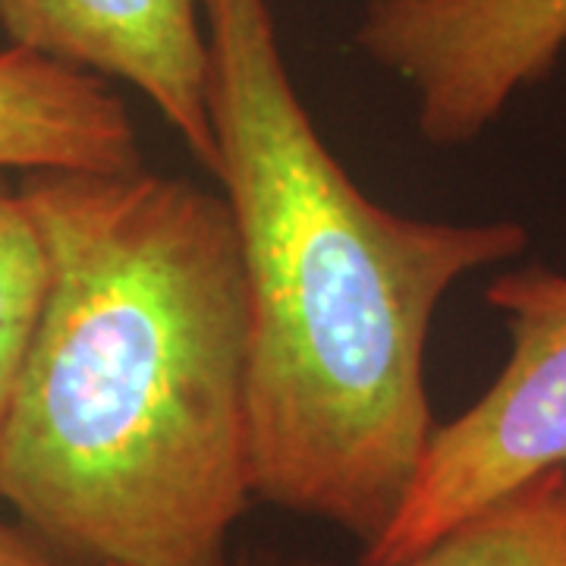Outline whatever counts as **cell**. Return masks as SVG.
Returning a JSON list of instances; mask_svg holds the SVG:
<instances>
[{"instance_id": "6da1fadb", "label": "cell", "mask_w": 566, "mask_h": 566, "mask_svg": "<svg viewBox=\"0 0 566 566\" xmlns=\"http://www.w3.org/2000/svg\"><path fill=\"white\" fill-rule=\"evenodd\" d=\"M48 290L0 424V501L57 557L223 566L252 491L249 318L223 196L29 174Z\"/></svg>"}, {"instance_id": "7a4b0ae2", "label": "cell", "mask_w": 566, "mask_h": 566, "mask_svg": "<svg viewBox=\"0 0 566 566\" xmlns=\"http://www.w3.org/2000/svg\"><path fill=\"white\" fill-rule=\"evenodd\" d=\"M202 22L214 180L245 281L252 491L365 551L438 428L424 385L438 305L469 274L513 262L528 230L368 199L290 80L271 0H202Z\"/></svg>"}, {"instance_id": "3957f363", "label": "cell", "mask_w": 566, "mask_h": 566, "mask_svg": "<svg viewBox=\"0 0 566 566\" xmlns=\"http://www.w3.org/2000/svg\"><path fill=\"white\" fill-rule=\"evenodd\" d=\"M485 300L510 334L504 368L465 412L434 428L397 516L359 564L406 560L472 510L566 465V274L510 268Z\"/></svg>"}, {"instance_id": "277c9868", "label": "cell", "mask_w": 566, "mask_h": 566, "mask_svg": "<svg viewBox=\"0 0 566 566\" xmlns=\"http://www.w3.org/2000/svg\"><path fill=\"white\" fill-rule=\"evenodd\" d=\"M356 44L416 92L424 142L469 145L566 51V0H368Z\"/></svg>"}, {"instance_id": "5b68a950", "label": "cell", "mask_w": 566, "mask_h": 566, "mask_svg": "<svg viewBox=\"0 0 566 566\" xmlns=\"http://www.w3.org/2000/svg\"><path fill=\"white\" fill-rule=\"evenodd\" d=\"M0 25L20 48L139 88L214 174L202 0H0Z\"/></svg>"}, {"instance_id": "8992f818", "label": "cell", "mask_w": 566, "mask_h": 566, "mask_svg": "<svg viewBox=\"0 0 566 566\" xmlns=\"http://www.w3.org/2000/svg\"><path fill=\"white\" fill-rule=\"evenodd\" d=\"M133 174L139 133L102 76L10 44L0 51V170Z\"/></svg>"}, {"instance_id": "52a82bcc", "label": "cell", "mask_w": 566, "mask_h": 566, "mask_svg": "<svg viewBox=\"0 0 566 566\" xmlns=\"http://www.w3.org/2000/svg\"><path fill=\"white\" fill-rule=\"evenodd\" d=\"M387 566H566V465L472 510L422 551Z\"/></svg>"}, {"instance_id": "ba28073f", "label": "cell", "mask_w": 566, "mask_h": 566, "mask_svg": "<svg viewBox=\"0 0 566 566\" xmlns=\"http://www.w3.org/2000/svg\"><path fill=\"white\" fill-rule=\"evenodd\" d=\"M48 290V252L20 189L0 182V424Z\"/></svg>"}, {"instance_id": "9c48e42d", "label": "cell", "mask_w": 566, "mask_h": 566, "mask_svg": "<svg viewBox=\"0 0 566 566\" xmlns=\"http://www.w3.org/2000/svg\"><path fill=\"white\" fill-rule=\"evenodd\" d=\"M0 566H66L41 545L39 538H32L25 528L7 526L0 520Z\"/></svg>"}, {"instance_id": "30bf717a", "label": "cell", "mask_w": 566, "mask_h": 566, "mask_svg": "<svg viewBox=\"0 0 566 566\" xmlns=\"http://www.w3.org/2000/svg\"><path fill=\"white\" fill-rule=\"evenodd\" d=\"M223 566H281L274 557L268 554H240V557H230Z\"/></svg>"}]
</instances>
